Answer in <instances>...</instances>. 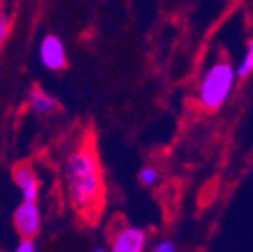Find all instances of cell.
<instances>
[{
    "label": "cell",
    "mask_w": 253,
    "mask_h": 252,
    "mask_svg": "<svg viewBox=\"0 0 253 252\" xmlns=\"http://www.w3.org/2000/svg\"><path fill=\"white\" fill-rule=\"evenodd\" d=\"M65 190L71 206L83 218H94L99 214L105 198L103 166L92 143H81L65 160L62 168Z\"/></svg>",
    "instance_id": "6da1fadb"
},
{
    "label": "cell",
    "mask_w": 253,
    "mask_h": 252,
    "mask_svg": "<svg viewBox=\"0 0 253 252\" xmlns=\"http://www.w3.org/2000/svg\"><path fill=\"white\" fill-rule=\"evenodd\" d=\"M237 69L231 65L229 61H217L207 71L203 73L199 87H197V101L203 109L215 111L221 109L223 103L231 97L235 79H237Z\"/></svg>",
    "instance_id": "7a4b0ae2"
},
{
    "label": "cell",
    "mask_w": 253,
    "mask_h": 252,
    "mask_svg": "<svg viewBox=\"0 0 253 252\" xmlns=\"http://www.w3.org/2000/svg\"><path fill=\"white\" fill-rule=\"evenodd\" d=\"M12 226L20 238H35L41 232V210L37 202L22 200L12 216Z\"/></svg>",
    "instance_id": "3957f363"
},
{
    "label": "cell",
    "mask_w": 253,
    "mask_h": 252,
    "mask_svg": "<svg viewBox=\"0 0 253 252\" xmlns=\"http://www.w3.org/2000/svg\"><path fill=\"white\" fill-rule=\"evenodd\" d=\"M145 248H147V232L139 226L125 224L113 234L109 252H145Z\"/></svg>",
    "instance_id": "277c9868"
},
{
    "label": "cell",
    "mask_w": 253,
    "mask_h": 252,
    "mask_svg": "<svg viewBox=\"0 0 253 252\" xmlns=\"http://www.w3.org/2000/svg\"><path fill=\"white\" fill-rule=\"evenodd\" d=\"M39 57H41V63L48 71H60V69L67 67V49H65V43H62L58 37H54V35H46L41 41Z\"/></svg>",
    "instance_id": "5b68a950"
},
{
    "label": "cell",
    "mask_w": 253,
    "mask_h": 252,
    "mask_svg": "<svg viewBox=\"0 0 253 252\" xmlns=\"http://www.w3.org/2000/svg\"><path fill=\"white\" fill-rule=\"evenodd\" d=\"M18 192L22 196V200L26 202H37L39 200V194H41V182L33 170L30 164H16L10 172Z\"/></svg>",
    "instance_id": "8992f818"
},
{
    "label": "cell",
    "mask_w": 253,
    "mask_h": 252,
    "mask_svg": "<svg viewBox=\"0 0 253 252\" xmlns=\"http://www.w3.org/2000/svg\"><path fill=\"white\" fill-rule=\"evenodd\" d=\"M28 105H30V109H33L35 113H39V115H48V113H52L58 107L56 99L52 95H48L46 91L39 89V87H35L33 91L28 93Z\"/></svg>",
    "instance_id": "52a82bcc"
},
{
    "label": "cell",
    "mask_w": 253,
    "mask_h": 252,
    "mask_svg": "<svg viewBox=\"0 0 253 252\" xmlns=\"http://www.w3.org/2000/svg\"><path fill=\"white\" fill-rule=\"evenodd\" d=\"M253 73V39L249 41L241 61H239V65H237V75L239 77H249Z\"/></svg>",
    "instance_id": "ba28073f"
},
{
    "label": "cell",
    "mask_w": 253,
    "mask_h": 252,
    "mask_svg": "<svg viewBox=\"0 0 253 252\" xmlns=\"http://www.w3.org/2000/svg\"><path fill=\"white\" fill-rule=\"evenodd\" d=\"M139 180L143 186H153L157 180H159V170L153 168V166H145L139 172Z\"/></svg>",
    "instance_id": "9c48e42d"
},
{
    "label": "cell",
    "mask_w": 253,
    "mask_h": 252,
    "mask_svg": "<svg viewBox=\"0 0 253 252\" xmlns=\"http://www.w3.org/2000/svg\"><path fill=\"white\" fill-rule=\"evenodd\" d=\"M151 252H177V246H175L173 240L161 238V240H157V242L151 246Z\"/></svg>",
    "instance_id": "30bf717a"
},
{
    "label": "cell",
    "mask_w": 253,
    "mask_h": 252,
    "mask_svg": "<svg viewBox=\"0 0 253 252\" xmlns=\"http://www.w3.org/2000/svg\"><path fill=\"white\" fill-rule=\"evenodd\" d=\"M12 252H37L35 240L33 238H20V242L16 244V248Z\"/></svg>",
    "instance_id": "8fae6325"
},
{
    "label": "cell",
    "mask_w": 253,
    "mask_h": 252,
    "mask_svg": "<svg viewBox=\"0 0 253 252\" xmlns=\"http://www.w3.org/2000/svg\"><path fill=\"white\" fill-rule=\"evenodd\" d=\"M8 18L6 16H2V18H0V39H2V43L6 41V37H8Z\"/></svg>",
    "instance_id": "7c38bea8"
},
{
    "label": "cell",
    "mask_w": 253,
    "mask_h": 252,
    "mask_svg": "<svg viewBox=\"0 0 253 252\" xmlns=\"http://www.w3.org/2000/svg\"><path fill=\"white\" fill-rule=\"evenodd\" d=\"M92 252H107V250H105V248H94Z\"/></svg>",
    "instance_id": "4fadbf2b"
}]
</instances>
